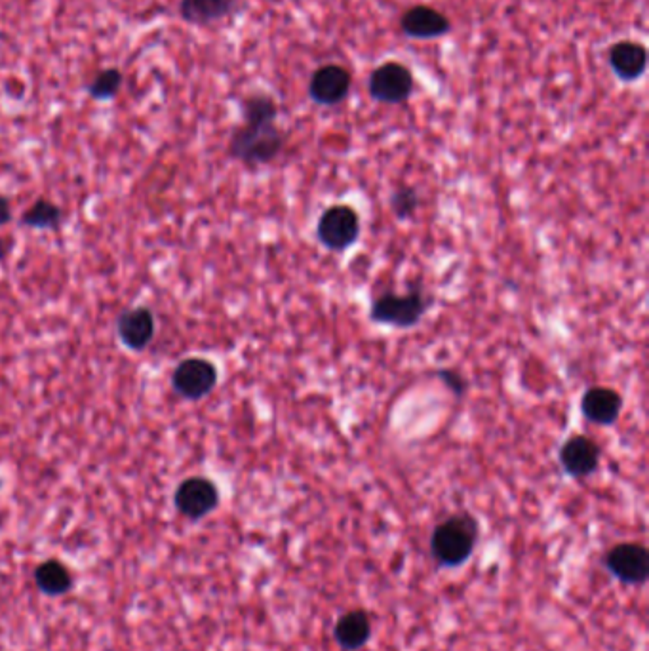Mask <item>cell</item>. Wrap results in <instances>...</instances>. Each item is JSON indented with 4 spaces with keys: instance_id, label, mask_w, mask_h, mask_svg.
<instances>
[{
    "instance_id": "11",
    "label": "cell",
    "mask_w": 649,
    "mask_h": 651,
    "mask_svg": "<svg viewBox=\"0 0 649 651\" xmlns=\"http://www.w3.org/2000/svg\"><path fill=\"white\" fill-rule=\"evenodd\" d=\"M400 31L412 40H436L452 33L450 18L427 4H415L400 16Z\"/></svg>"
},
{
    "instance_id": "7",
    "label": "cell",
    "mask_w": 649,
    "mask_h": 651,
    "mask_svg": "<svg viewBox=\"0 0 649 651\" xmlns=\"http://www.w3.org/2000/svg\"><path fill=\"white\" fill-rule=\"evenodd\" d=\"M217 385L216 366L206 358H185L172 374V387L185 400H202Z\"/></svg>"
},
{
    "instance_id": "5",
    "label": "cell",
    "mask_w": 649,
    "mask_h": 651,
    "mask_svg": "<svg viewBox=\"0 0 649 651\" xmlns=\"http://www.w3.org/2000/svg\"><path fill=\"white\" fill-rule=\"evenodd\" d=\"M415 90L413 73L398 61H387L375 67L368 79L370 98L383 105L408 103Z\"/></svg>"
},
{
    "instance_id": "14",
    "label": "cell",
    "mask_w": 649,
    "mask_h": 651,
    "mask_svg": "<svg viewBox=\"0 0 649 651\" xmlns=\"http://www.w3.org/2000/svg\"><path fill=\"white\" fill-rule=\"evenodd\" d=\"M238 12L240 0H179L177 4L179 18L195 27H210Z\"/></svg>"
},
{
    "instance_id": "24",
    "label": "cell",
    "mask_w": 649,
    "mask_h": 651,
    "mask_svg": "<svg viewBox=\"0 0 649 651\" xmlns=\"http://www.w3.org/2000/svg\"><path fill=\"white\" fill-rule=\"evenodd\" d=\"M8 248H10L8 242L4 238H0V259L8 254Z\"/></svg>"
},
{
    "instance_id": "19",
    "label": "cell",
    "mask_w": 649,
    "mask_h": 651,
    "mask_svg": "<svg viewBox=\"0 0 649 651\" xmlns=\"http://www.w3.org/2000/svg\"><path fill=\"white\" fill-rule=\"evenodd\" d=\"M240 111L244 122H276L278 103L271 94L254 92L240 101Z\"/></svg>"
},
{
    "instance_id": "10",
    "label": "cell",
    "mask_w": 649,
    "mask_h": 651,
    "mask_svg": "<svg viewBox=\"0 0 649 651\" xmlns=\"http://www.w3.org/2000/svg\"><path fill=\"white\" fill-rule=\"evenodd\" d=\"M600 459H602L600 444L585 434H573L560 446L558 452L562 471L575 480L596 473L600 467Z\"/></svg>"
},
{
    "instance_id": "6",
    "label": "cell",
    "mask_w": 649,
    "mask_h": 651,
    "mask_svg": "<svg viewBox=\"0 0 649 651\" xmlns=\"http://www.w3.org/2000/svg\"><path fill=\"white\" fill-rule=\"evenodd\" d=\"M353 88V75L347 67L328 63L318 67L309 79V98L320 107H337L349 98Z\"/></svg>"
},
{
    "instance_id": "4",
    "label": "cell",
    "mask_w": 649,
    "mask_h": 651,
    "mask_svg": "<svg viewBox=\"0 0 649 651\" xmlns=\"http://www.w3.org/2000/svg\"><path fill=\"white\" fill-rule=\"evenodd\" d=\"M360 217L351 206L335 204L322 212L316 223L318 242L335 254L347 252L360 238Z\"/></svg>"
},
{
    "instance_id": "18",
    "label": "cell",
    "mask_w": 649,
    "mask_h": 651,
    "mask_svg": "<svg viewBox=\"0 0 649 651\" xmlns=\"http://www.w3.org/2000/svg\"><path fill=\"white\" fill-rule=\"evenodd\" d=\"M61 210L52 200L39 198L35 204H31L23 216H21V225L29 229H42V231H52L58 229L61 225Z\"/></svg>"
},
{
    "instance_id": "13",
    "label": "cell",
    "mask_w": 649,
    "mask_h": 651,
    "mask_svg": "<svg viewBox=\"0 0 649 651\" xmlns=\"http://www.w3.org/2000/svg\"><path fill=\"white\" fill-rule=\"evenodd\" d=\"M581 414L594 425L611 427L623 412V396L610 387H590L581 396Z\"/></svg>"
},
{
    "instance_id": "8",
    "label": "cell",
    "mask_w": 649,
    "mask_h": 651,
    "mask_svg": "<svg viewBox=\"0 0 649 651\" xmlns=\"http://www.w3.org/2000/svg\"><path fill=\"white\" fill-rule=\"evenodd\" d=\"M174 503L185 518L202 520L219 507V490L210 478L191 476L177 486Z\"/></svg>"
},
{
    "instance_id": "12",
    "label": "cell",
    "mask_w": 649,
    "mask_h": 651,
    "mask_svg": "<svg viewBox=\"0 0 649 651\" xmlns=\"http://www.w3.org/2000/svg\"><path fill=\"white\" fill-rule=\"evenodd\" d=\"M608 63L617 79L636 82L648 71V50L638 40H617L608 52Z\"/></svg>"
},
{
    "instance_id": "3",
    "label": "cell",
    "mask_w": 649,
    "mask_h": 651,
    "mask_svg": "<svg viewBox=\"0 0 649 651\" xmlns=\"http://www.w3.org/2000/svg\"><path fill=\"white\" fill-rule=\"evenodd\" d=\"M433 305L421 282L412 284L404 294L385 292L375 297L370 307V320L379 326H393L398 330H408L421 322Z\"/></svg>"
},
{
    "instance_id": "23",
    "label": "cell",
    "mask_w": 649,
    "mask_h": 651,
    "mask_svg": "<svg viewBox=\"0 0 649 651\" xmlns=\"http://www.w3.org/2000/svg\"><path fill=\"white\" fill-rule=\"evenodd\" d=\"M12 221V206L10 200L0 195V227L8 225Z\"/></svg>"
},
{
    "instance_id": "16",
    "label": "cell",
    "mask_w": 649,
    "mask_h": 651,
    "mask_svg": "<svg viewBox=\"0 0 649 651\" xmlns=\"http://www.w3.org/2000/svg\"><path fill=\"white\" fill-rule=\"evenodd\" d=\"M335 642L345 651L362 650L372 638V621L364 610L343 613L334 629Z\"/></svg>"
},
{
    "instance_id": "9",
    "label": "cell",
    "mask_w": 649,
    "mask_h": 651,
    "mask_svg": "<svg viewBox=\"0 0 649 651\" xmlns=\"http://www.w3.org/2000/svg\"><path fill=\"white\" fill-rule=\"evenodd\" d=\"M608 572L625 585H644L649 577L648 549L640 543H619L606 554Z\"/></svg>"
},
{
    "instance_id": "21",
    "label": "cell",
    "mask_w": 649,
    "mask_h": 651,
    "mask_svg": "<svg viewBox=\"0 0 649 651\" xmlns=\"http://www.w3.org/2000/svg\"><path fill=\"white\" fill-rule=\"evenodd\" d=\"M419 204H421L419 193H417L415 187H410V185L398 187L389 198V206H391L394 216L398 217L400 221L412 219L415 212H417V208H419Z\"/></svg>"
},
{
    "instance_id": "15",
    "label": "cell",
    "mask_w": 649,
    "mask_h": 651,
    "mask_svg": "<svg viewBox=\"0 0 649 651\" xmlns=\"http://www.w3.org/2000/svg\"><path fill=\"white\" fill-rule=\"evenodd\" d=\"M117 330L128 349L143 351L155 336V316L145 307L124 311L118 316Z\"/></svg>"
},
{
    "instance_id": "22",
    "label": "cell",
    "mask_w": 649,
    "mask_h": 651,
    "mask_svg": "<svg viewBox=\"0 0 649 651\" xmlns=\"http://www.w3.org/2000/svg\"><path fill=\"white\" fill-rule=\"evenodd\" d=\"M434 375L444 383V387H446L453 396L461 398V396L467 395V391H469V381H467V377L461 374V372H457V370H453V368H438V370L434 372Z\"/></svg>"
},
{
    "instance_id": "1",
    "label": "cell",
    "mask_w": 649,
    "mask_h": 651,
    "mask_svg": "<svg viewBox=\"0 0 649 651\" xmlns=\"http://www.w3.org/2000/svg\"><path fill=\"white\" fill-rule=\"evenodd\" d=\"M480 537V524L469 513L452 514L431 535V554L440 568H459L471 558Z\"/></svg>"
},
{
    "instance_id": "17",
    "label": "cell",
    "mask_w": 649,
    "mask_h": 651,
    "mask_svg": "<svg viewBox=\"0 0 649 651\" xmlns=\"http://www.w3.org/2000/svg\"><path fill=\"white\" fill-rule=\"evenodd\" d=\"M35 583L46 596H63L73 589V575L59 560H46L35 570Z\"/></svg>"
},
{
    "instance_id": "2",
    "label": "cell",
    "mask_w": 649,
    "mask_h": 651,
    "mask_svg": "<svg viewBox=\"0 0 649 651\" xmlns=\"http://www.w3.org/2000/svg\"><path fill=\"white\" fill-rule=\"evenodd\" d=\"M286 147V134L276 122H244L233 130L229 139V157L248 168L275 162Z\"/></svg>"
},
{
    "instance_id": "20",
    "label": "cell",
    "mask_w": 649,
    "mask_h": 651,
    "mask_svg": "<svg viewBox=\"0 0 649 651\" xmlns=\"http://www.w3.org/2000/svg\"><path fill=\"white\" fill-rule=\"evenodd\" d=\"M124 84V75L117 67H105L99 69L98 73L86 84L88 96L96 101H109L118 96Z\"/></svg>"
}]
</instances>
